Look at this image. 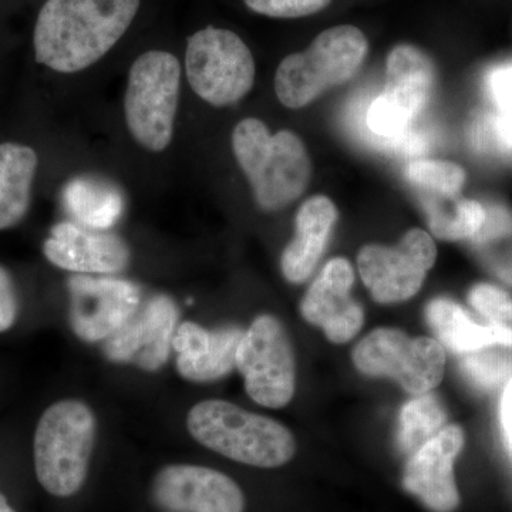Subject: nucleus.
Returning <instances> with one entry per match:
<instances>
[{
    "mask_svg": "<svg viewBox=\"0 0 512 512\" xmlns=\"http://www.w3.org/2000/svg\"><path fill=\"white\" fill-rule=\"evenodd\" d=\"M180 86V62L171 53L151 50L131 66L124 113L128 130L141 147L160 153L170 146Z\"/></svg>",
    "mask_w": 512,
    "mask_h": 512,
    "instance_id": "obj_6",
    "label": "nucleus"
},
{
    "mask_svg": "<svg viewBox=\"0 0 512 512\" xmlns=\"http://www.w3.org/2000/svg\"><path fill=\"white\" fill-rule=\"evenodd\" d=\"M18 295L12 276L0 265V333L12 328L18 318Z\"/></svg>",
    "mask_w": 512,
    "mask_h": 512,
    "instance_id": "obj_31",
    "label": "nucleus"
},
{
    "mask_svg": "<svg viewBox=\"0 0 512 512\" xmlns=\"http://www.w3.org/2000/svg\"><path fill=\"white\" fill-rule=\"evenodd\" d=\"M359 372L396 380L406 392L429 393L439 386L446 369V353L439 340L410 338L403 330H373L353 350Z\"/></svg>",
    "mask_w": 512,
    "mask_h": 512,
    "instance_id": "obj_8",
    "label": "nucleus"
},
{
    "mask_svg": "<svg viewBox=\"0 0 512 512\" xmlns=\"http://www.w3.org/2000/svg\"><path fill=\"white\" fill-rule=\"evenodd\" d=\"M436 258L433 238L414 228L394 247L367 245L360 249L357 268L376 302H404L420 291Z\"/></svg>",
    "mask_w": 512,
    "mask_h": 512,
    "instance_id": "obj_10",
    "label": "nucleus"
},
{
    "mask_svg": "<svg viewBox=\"0 0 512 512\" xmlns=\"http://www.w3.org/2000/svg\"><path fill=\"white\" fill-rule=\"evenodd\" d=\"M488 328L494 336V343L498 346L512 348V299L504 303L497 312L488 319Z\"/></svg>",
    "mask_w": 512,
    "mask_h": 512,
    "instance_id": "obj_32",
    "label": "nucleus"
},
{
    "mask_svg": "<svg viewBox=\"0 0 512 512\" xmlns=\"http://www.w3.org/2000/svg\"><path fill=\"white\" fill-rule=\"evenodd\" d=\"M468 355L470 356L463 363L464 373L471 382L485 389L500 383L510 370V366L503 357L481 353V350Z\"/></svg>",
    "mask_w": 512,
    "mask_h": 512,
    "instance_id": "obj_28",
    "label": "nucleus"
},
{
    "mask_svg": "<svg viewBox=\"0 0 512 512\" xmlns=\"http://www.w3.org/2000/svg\"><path fill=\"white\" fill-rule=\"evenodd\" d=\"M485 83L495 113L512 117V63L494 67Z\"/></svg>",
    "mask_w": 512,
    "mask_h": 512,
    "instance_id": "obj_29",
    "label": "nucleus"
},
{
    "mask_svg": "<svg viewBox=\"0 0 512 512\" xmlns=\"http://www.w3.org/2000/svg\"><path fill=\"white\" fill-rule=\"evenodd\" d=\"M487 212V211H485ZM512 231V218L503 208H494L491 212H487L484 227L480 234L477 235L476 241H488L497 235L507 234Z\"/></svg>",
    "mask_w": 512,
    "mask_h": 512,
    "instance_id": "obj_33",
    "label": "nucleus"
},
{
    "mask_svg": "<svg viewBox=\"0 0 512 512\" xmlns=\"http://www.w3.org/2000/svg\"><path fill=\"white\" fill-rule=\"evenodd\" d=\"M242 332L237 326L210 332L194 322H184L175 329L173 348L177 369L185 380L214 382L237 366V350Z\"/></svg>",
    "mask_w": 512,
    "mask_h": 512,
    "instance_id": "obj_17",
    "label": "nucleus"
},
{
    "mask_svg": "<svg viewBox=\"0 0 512 512\" xmlns=\"http://www.w3.org/2000/svg\"><path fill=\"white\" fill-rule=\"evenodd\" d=\"M69 289L70 323L84 342L109 339L140 308L138 286L113 276L74 275Z\"/></svg>",
    "mask_w": 512,
    "mask_h": 512,
    "instance_id": "obj_11",
    "label": "nucleus"
},
{
    "mask_svg": "<svg viewBox=\"0 0 512 512\" xmlns=\"http://www.w3.org/2000/svg\"><path fill=\"white\" fill-rule=\"evenodd\" d=\"M141 0H47L37 16V63L76 73L99 62L136 18Z\"/></svg>",
    "mask_w": 512,
    "mask_h": 512,
    "instance_id": "obj_1",
    "label": "nucleus"
},
{
    "mask_svg": "<svg viewBox=\"0 0 512 512\" xmlns=\"http://www.w3.org/2000/svg\"><path fill=\"white\" fill-rule=\"evenodd\" d=\"M153 497L168 512H244L241 488L220 471L190 464L164 467L154 478Z\"/></svg>",
    "mask_w": 512,
    "mask_h": 512,
    "instance_id": "obj_12",
    "label": "nucleus"
},
{
    "mask_svg": "<svg viewBox=\"0 0 512 512\" xmlns=\"http://www.w3.org/2000/svg\"><path fill=\"white\" fill-rule=\"evenodd\" d=\"M404 177L436 197L457 198L467 175L463 167L451 161L416 160L406 165Z\"/></svg>",
    "mask_w": 512,
    "mask_h": 512,
    "instance_id": "obj_25",
    "label": "nucleus"
},
{
    "mask_svg": "<svg viewBox=\"0 0 512 512\" xmlns=\"http://www.w3.org/2000/svg\"><path fill=\"white\" fill-rule=\"evenodd\" d=\"M413 120L383 93L370 104L366 116L367 127L373 134L383 140H392L397 146L410 133Z\"/></svg>",
    "mask_w": 512,
    "mask_h": 512,
    "instance_id": "obj_26",
    "label": "nucleus"
},
{
    "mask_svg": "<svg viewBox=\"0 0 512 512\" xmlns=\"http://www.w3.org/2000/svg\"><path fill=\"white\" fill-rule=\"evenodd\" d=\"M187 427L202 446L248 466L281 467L295 456V439L285 426L224 400L195 404Z\"/></svg>",
    "mask_w": 512,
    "mask_h": 512,
    "instance_id": "obj_3",
    "label": "nucleus"
},
{
    "mask_svg": "<svg viewBox=\"0 0 512 512\" xmlns=\"http://www.w3.org/2000/svg\"><path fill=\"white\" fill-rule=\"evenodd\" d=\"M501 421H503V429L505 437L512 448V380L505 389L503 402H501Z\"/></svg>",
    "mask_w": 512,
    "mask_h": 512,
    "instance_id": "obj_34",
    "label": "nucleus"
},
{
    "mask_svg": "<svg viewBox=\"0 0 512 512\" xmlns=\"http://www.w3.org/2000/svg\"><path fill=\"white\" fill-rule=\"evenodd\" d=\"M446 412L433 394H420L404 404L399 417L397 443L404 454L412 456L433 439L446 423Z\"/></svg>",
    "mask_w": 512,
    "mask_h": 512,
    "instance_id": "obj_23",
    "label": "nucleus"
},
{
    "mask_svg": "<svg viewBox=\"0 0 512 512\" xmlns=\"http://www.w3.org/2000/svg\"><path fill=\"white\" fill-rule=\"evenodd\" d=\"M43 252L57 268L77 275H116L130 262V248L119 235L74 222L55 225Z\"/></svg>",
    "mask_w": 512,
    "mask_h": 512,
    "instance_id": "obj_16",
    "label": "nucleus"
},
{
    "mask_svg": "<svg viewBox=\"0 0 512 512\" xmlns=\"http://www.w3.org/2000/svg\"><path fill=\"white\" fill-rule=\"evenodd\" d=\"M369 43L355 26L320 33L301 53L282 60L275 74V92L288 109H302L330 87L349 82L365 62Z\"/></svg>",
    "mask_w": 512,
    "mask_h": 512,
    "instance_id": "obj_5",
    "label": "nucleus"
},
{
    "mask_svg": "<svg viewBox=\"0 0 512 512\" xmlns=\"http://www.w3.org/2000/svg\"><path fill=\"white\" fill-rule=\"evenodd\" d=\"M63 200L77 224L97 231L113 227L124 211V198L119 188L90 175L70 181L64 188Z\"/></svg>",
    "mask_w": 512,
    "mask_h": 512,
    "instance_id": "obj_21",
    "label": "nucleus"
},
{
    "mask_svg": "<svg viewBox=\"0 0 512 512\" xmlns=\"http://www.w3.org/2000/svg\"><path fill=\"white\" fill-rule=\"evenodd\" d=\"M430 328L440 343L454 353H473L494 346V336L487 325H478L458 303L446 298L431 301L426 308Z\"/></svg>",
    "mask_w": 512,
    "mask_h": 512,
    "instance_id": "obj_22",
    "label": "nucleus"
},
{
    "mask_svg": "<svg viewBox=\"0 0 512 512\" xmlns=\"http://www.w3.org/2000/svg\"><path fill=\"white\" fill-rule=\"evenodd\" d=\"M426 211L431 231L437 238L446 241L476 238L487 217L480 202L460 197L454 201L450 210L443 208L439 200L426 202Z\"/></svg>",
    "mask_w": 512,
    "mask_h": 512,
    "instance_id": "obj_24",
    "label": "nucleus"
},
{
    "mask_svg": "<svg viewBox=\"0 0 512 512\" xmlns=\"http://www.w3.org/2000/svg\"><path fill=\"white\" fill-rule=\"evenodd\" d=\"M178 309L168 296H154L104 343L111 362H134L156 372L167 362L177 329Z\"/></svg>",
    "mask_w": 512,
    "mask_h": 512,
    "instance_id": "obj_13",
    "label": "nucleus"
},
{
    "mask_svg": "<svg viewBox=\"0 0 512 512\" xmlns=\"http://www.w3.org/2000/svg\"><path fill=\"white\" fill-rule=\"evenodd\" d=\"M96 419L79 400H60L40 417L35 434L36 476L47 493L72 497L86 483Z\"/></svg>",
    "mask_w": 512,
    "mask_h": 512,
    "instance_id": "obj_4",
    "label": "nucleus"
},
{
    "mask_svg": "<svg viewBox=\"0 0 512 512\" xmlns=\"http://www.w3.org/2000/svg\"><path fill=\"white\" fill-rule=\"evenodd\" d=\"M252 12L278 19L305 18L328 8L332 0H244Z\"/></svg>",
    "mask_w": 512,
    "mask_h": 512,
    "instance_id": "obj_27",
    "label": "nucleus"
},
{
    "mask_svg": "<svg viewBox=\"0 0 512 512\" xmlns=\"http://www.w3.org/2000/svg\"><path fill=\"white\" fill-rule=\"evenodd\" d=\"M37 154L23 144H0V231L25 218L32 198Z\"/></svg>",
    "mask_w": 512,
    "mask_h": 512,
    "instance_id": "obj_20",
    "label": "nucleus"
},
{
    "mask_svg": "<svg viewBox=\"0 0 512 512\" xmlns=\"http://www.w3.org/2000/svg\"><path fill=\"white\" fill-rule=\"evenodd\" d=\"M464 446L461 427L447 426L410 456L404 470L407 493L433 512H453L460 504L454 461Z\"/></svg>",
    "mask_w": 512,
    "mask_h": 512,
    "instance_id": "obj_14",
    "label": "nucleus"
},
{
    "mask_svg": "<svg viewBox=\"0 0 512 512\" xmlns=\"http://www.w3.org/2000/svg\"><path fill=\"white\" fill-rule=\"evenodd\" d=\"M237 367L245 390L255 403L281 409L295 393V356L291 340L274 316H259L244 332L237 350Z\"/></svg>",
    "mask_w": 512,
    "mask_h": 512,
    "instance_id": "obj_9",
    "label": "nucleus"
},
{
    "mask_svg": "<svg viewBox=\"0 0 512 512\" xmlns=\"http://www.w3.org/2000/svg\"><path fill=\"white\" fill-rule=\"evenodd\" d=\"M436 82V66L419 47L399 45L387 57L383 94L412 119L430 103Z\"/></svg>",
    "mask_w": 512,
    "mask_h": 512,
    "instance_id": "obj_19",
    "label": "nucleus"
},
{
    "mask_svg": "<svg viewBox=\"0 0 512 512\" xmlns=\"http://www.w3.org/2000/svg\"><path fill=\"white\" fill-rule=\"evenodd\" d=\"M232 150L262 210H282L308 188L312 163L298 134H271L261 120L245 119L234 128Z\"/></svg>",
    "mask_w": 512,
    "mask_h": 512,
    "instance_id": "obj_2",
    "label": "nucleus"
},
{
    "mask_svg": "<svg viewBox=\"0 0 512 512\" xmlns=\"http://www.w3.org/2000/svg\"><path fill=\"white\" fill-rule=\"evenodd\" d=\"M510 295L494 285L478 284L468 295V302L484 319H490L505 302L510 301Z\"/></svg>",
    "mask_w": 512,
    "mask_h": 512,
    "instance_id": "obj_30",
    "label": "nucleus"
},
{
    "mask_svg": "<svg viewBox=\"0 0 512 512\" xmlns=\"http://www.w3.org/2000/svg\"><path fill=\"white\" fill-rule=\"evenodd\" d=\"M355 274L348 259L335 258L323 266L306 292L301 313L306 322L320 326L333 343H348L362 329V306L352 298Z\"/></svg>",
    "mask_w": 512,
    "mask_h": 512,
    "instance_id": "obj_15",
    "label": "nucleus"
},
{
    "mask_svg": "<svg viewBox=\"0 0 512 512\" xmlns=\"http://www.w3.org/2000/svg\"><path fill=\"white\" fill-rule=\"evenodd\" d=\"M0 512H15L2 493H0Z\"/></svg>",
    "mask_w": 512,
    "mask_h": 512,
    "instance_id": "obj_35",
    "label": "nucleus"
},
{
    "mask_svg": "<svg viewBox=\"0 0 512 512\" xmlns=\"http://www.w3.org/2000/svg\"><path fill=\"white\" fill-rule=\"evenodd\" d=\"M338 217V208L325 195L303 202L296 215L295 238L282 252V274L289 282L302 284L313 274Z\"/></svg>",
    "mask_w": 512,
    "mask_h": 512,
    "instance_id": "obj_18",
    "label": "nucleus"
},
{
    "mask_svg": "<svg viewBox=\"0 0 512 512\" xmlns=\"http://www.w3.org/2000/svg\"><path fill=\"white\" fill-rule=\"evenodd\" d=\"M185 70L192 90L215 107L238 103L254 86V56L227 29L208 26L194 33L188 39Z\"/></svg>",
    "mask_w": 512,
    "mask_h": 512,
    "instance_id": "obj_7",
    "label": "nucleus"
}]
</instances>
